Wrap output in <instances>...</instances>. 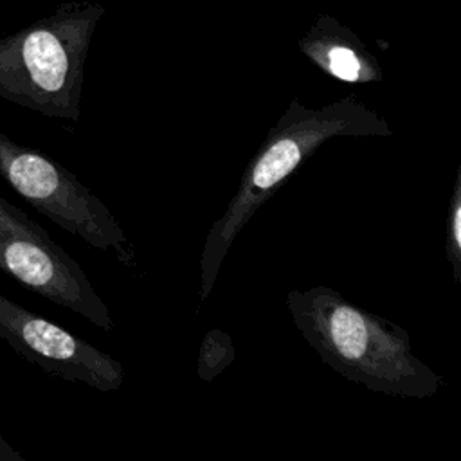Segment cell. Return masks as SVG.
I'll use <instances>...</instances> for the list:
<instances>
[{
    "mask_svg": "<svg viewBox=\"0 0 461 461\" xmlns=\"http://www.w3.org/2000/svg\"><path fill=\"white\" fill-rule=\"evenodd\" d=\"M286 308L310 348L346 380L402 398H430L445 385V378L412 353L405 328L330 286L292 290Z\"/></svg>",
    "mask_w": 461,
    "mask_h": 461,
    "instance_id": "cell-1",
    "label": "cell"
},
{
    "mask_svg": "<svg viewBox=\"0 0 461 461\" xmlns=\"http://www.w3.org/2000/svg\"><path fill=\"white\" fill-rule=\"evenodd\" d=\"M90 20L59 11L0 38V97L47 117L79 121Z\"/></svg>",
    "mask_w": 461,
    "mask_h": 461,
    "instance_id": "cell-3",
    "label": "cell"
},
{
    "mask_svg": "<svg viewBox=\"0 0 461 461\" xmlns=\"http://www.w3.org/2000/svg\"><path fill=\"white\" fill-rule=\"evenodd\" d=\"M236 358L232 339L221 330H209L200 344L196 373L202 380L211 382L225 371Z\"/></svg>",
    "mask_w": 461,
    "mask_h": 461,
    "instance_id": "cell-8",
    "label": "cell"
},
{
    "mask_svg": "<svg viewBox=\"0 0 461 461\" xmlns=\"http://www.w3.org/2000/svg\"><path fill=\"white\" fill-rule=\"evenodd\" d=\"M0 270L22 286L104 331L113 319L79 263L22 209L0 194Z\"/></svg>",
    "mask_w": 461,
    "mask_h": 461,
    "instance_id": "cell-5",
    "label": "cell"
},
{
    "mask_svg": "<svg viewBox=\"0 0 461 461\" xmlns=\"http://www.w3.org/2000/svg\"><path fill=\"white\" fill-rule=\"evenodd\" d=\"M330 76L346 83H369L380 79V68L355 47L346 43H315L306 49Z\"/></svg>",
    "mask_w": 461,
    "mask_h": 461,
    "instance_id": "cell-7",
    "label": "cell"
},
{
    "mask_svg": "<svg viewBox=\"0 0 461 461\" xmlns=\"http://www.w3.org/2000/svg\"><path fill=\"white\" fill-rule=\"evenodd\" d=\"M385 119L355 97L308 108L294 99L247 164L223 214L211 225L200 256V301L203 303L220 274L232 243L254 212L292 173L333 137H389Z\"/></svg>",
    "mask_w": 461,
    "mask_h": 461,
    "instance_id": "cell-2",
    "label": "cell"
},
{
    "mask_svg": "<svg viewBox=\"0 0 461 461\" xmlns=\"http://www.w3.org/2000/svg\"><path fill=\"white\" fill-rule=\"evenodd\" d=\"M0 461H25V456L20 454L2 434H0Z\"/></svg>",
    "mask_w": 461,
    "mask_h": 461,
    "instance_id": "cell-10",
    "label": "cell"
},
{
    "mask_svg": "<svg viewBox=\"0 0 461 461\" xmlns=\"http://www.w3.org/2000/svg\"><path fill=\"white\" fill-rule=\"evenodd\" d=\"M445 250H447V259L452 267V276L459 283L461 281V166L457 167L452 194H450Z\"/></svg>",
    "mask_w": 461,
    "mask_h": 461,
    "instance_id": "cell-9",
    "label": "cell"
},
{
    "mask_svg": "<svg viewBox=\"0 0 461 461\" xmlns=\"http://www.w3.org/2000/svg\"><path fill=\"white\" fill-rule=\"evenodd\" d=\"M0 339L50 376L97 391H117L122 385L124 371L117 358L2 294Z\"/></svg>",
    "mask_w": 461,
    "mask_h": 461,
    "instance_id": "cell-6",
    "label": "cell"
},
{
    "mask_svg": "<svg viewBox=\"0 0 461 461\" xmlns=\"http://www.w3.org/2000/svg\"><path fill=\"white\" fill-rule=\"evenodd\" d=\"M0 176L38 212L90 247L130 258L122 227L79 178L36 149L11 140L0 130Z\"/></svg>",
    "mask_w": 461,
    "mask_h": 461,
    "instance_id": "cell-4",
    "label": "cell"
}]
</instances>
